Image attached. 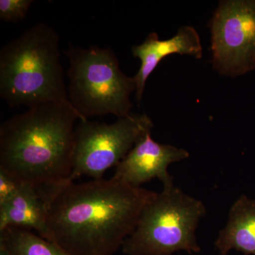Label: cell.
I'll return each instance as SVG.
<instances>
[{
  "label": "cell",
  "mask_w": 255,
  "mask_h": 255,
  "mask_svg": "<svg viewBox=\"0 0 255 255\" xmlns=\"http://www.w3.org/2000/svg\"><path fill=\"white\" fill-rule=\"evenodd\" d=\"M0 255H70L29 230L10 227L0 232Z\"/></svg>",
  "instance_id": "12"
},
{
  "label": "cell",
  "mask_w": 255,
  "mask_h": 255,
  "mask_svg": "<svg viewBox=\"0 0 255 255\" xmlns=\"http://www.w3.org/2000/svg\"><path fill=\"white\" fill-rule=\"evenodd\" d=\"M65 53L69 101L84 119L107 114L123 118L132 113L130 95L136 92V80L121 70L113 50L70 45Z\"/></svg>",
  "instance_id": "5"
},
{
  "label": "cell",
  "mask_w": 255,
  "mask_h": 255,
  "mask_svg": "<svg viewBox=\"0 0 255 255\" xmlns=\"http://www.w3.org/2000/svg\"><path fill=\"white\" fill-rule=\"evenodd\" d=\"M78 120L87 119L70 102L33 106L8 119L0 127V169L38 187L68 182Z\"/></svg>",
  "instance_id": "2"
},
{
  "label": "cell",
  "mask_w": 255,
  "mask_h": 255,
  "mask_svg": "<svg viewBox=\"0 0 255 255\" xmlns=\"http://www.w3.org/2000/svg\"><path fill=\"white\" fill-rule=\"evenodd\" d=\"M213 68L237 78L255 70V0H226L210 20Z\"/></svg>",
  "instance_id": "7"
},
{
  "label": "cell",
  "mask_w": 255,
  "mask_h": 255,
  "mask_svg": "<svg viewBox=\"0 0 255 255\" xmlns=\"http://www.w3.org/2000/svg\"><path fill=\"white\" fill-rule=\"evenodd\" d=\"M132 53L141 61V66L134 76L137 84L135 96L137 102H140L147 78L165 57L177 53L201 59L203 48L200 36L195 28L184 26L179 28L175 36L168 40L160 41L157 33H150L142 44L132 46Z\"/></svg>",
  "instance_id": "9"
},
{
  "label": "cell",
  "mask_w": 255,
  "mask_h": 255,
  "mask_svg": "<svg viewBox=\"0 0 255 255\" xmlns=\"http://www.w3.org/2000/svg\"><path fill=\"white\" fill-rule=\"evenodd\" d=\"M48 199L44 189L23 183L17 194L0 206V232L10 227L34 230L48 241Z\"/></svg>",
  "instance_id": "10"
},
{
  "label": "cell",
  "mask_w": 255,
  "mask_h": 255,
  "mask_svg": "<svg viewBox=\"0 0 255 255\" xmlns=\"http://www.w3.org/2000/svg\"><path fill=\"white\" fill-rule=\"evenodd\" d=\"M214 246L220 255H228L231 251L255 255V199L243 194L233 203Z\"/></svg>",
  "instance_id": "11"
},
{
  "label": "cell",
  "mask_w": 255,
  "mask_h": 255,
  "mask_svg": "<svg viewBox=\"0 0 255 255\" xmlns=\"http://www.w3.org/2000/svg\"><path fill=\"white\" fill-rule=\"evenodd\" d=\"M189 157L187 150L154 141L151 132H147L116 167L112 178L135 188L155 178L163 186L169 185L174 183L169 164Z\"/></svg>",
  "instance_id": "8"
},
{
  "label": "cell",
  "mask_w": 255,
  "mask_h": 255,
  "mask_svg": "<svg viewBox=\"0 0 255 255\" xmlns=\"http://www.w3.org/2000/svg\"><path fill=\"white\" fill-rule=\"evenodd\" d=\"M60 38L37 23L0 51V95L10 107L70 102L60 63Z\"/></svg>",
  "instance_id": "3"
},
{
  "label": "cell",
  "mask_w": 255,
  "mask_h": 255,
  "mask_svg": "<svg viewBox=\"0 0 255 255\" xmlns=\"http://www.w3.org/2000/svg\"><path fill=\"white\" fill-rule=\"evenodd\" d=\"M204 203L185 194L173 184L163 186L160 193L142 210L133 232L124 241L127 255H173L184 251L200 253L196 229L205 216Z\"/></svg>",
  "instance_id": "4"
},
{
  "label": "cell",
  "mask_w": 255,
  "mask_h": 255,
  "mask_svg": "<svg viewBox=\"0 0 255 255\" xmlns=\"http://www.w3.org/2000/svg\"><path fill=\"white\" fill-rule=\"evenodd\" d=\"M157 194L112 177L50 188L48 241L70 255H114Z\"/></svg>",
  "instance_id": "1"
},
{
  "label": "cell",
  "mask_w": 255,
  "mask_h": 255,
  "mask_svg": "<svg viewBox=\"0 0 255 255\" xmlns=\"http://www.w3.org/2000/svg\"><path fill=\"white\" fill-rule=\"evenodd\" d=\"M23 184L11 174L0 169V206L13 199Z\"/></svg>",
  "instance_id": "14"
},
{
  "label": "cell",
  "mask_w": 255,
  "mask_h": 255,
  "mask_svg": "<svg viewBox=\"0 0 255 255\" xmlns=\"http://www.w3.org/2000/svg\"><path fill=\"white\" fill-rule=\"evenodd\" d=\"M33 2L32 0H0V18L7 22L21 21Z\"/></svg>",
  "instance_id": "13"
},
{
  "label": "cell",
  "mask_w": 255,
  "mask_h": 255,
  "mask_svg": "<svg viewBox=\"0 0 255 255\" xmlns=\"http://www.w3.org/2000/svg\"><path fill=\"white\" fill-rule=\"evenodd\" d=\"M152 128L147 114L132 112L112 124L80 121L74 131L73 169L68 182L82 176L103 179L106 171L117 167Z\"/></svg>",
  "instance_id": "6"
}]
</instances>
